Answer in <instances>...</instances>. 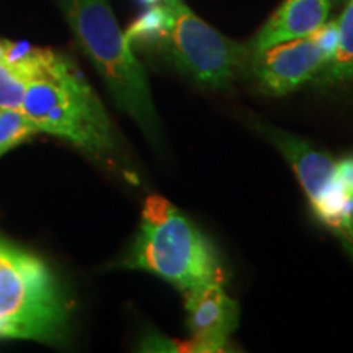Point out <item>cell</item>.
Listing matches in <instances>:
<instances>
[{"instance_id":"cell-1","label":"cell","mask_w":353,"mask_h":353,"mask_svg":"<svg viewBox=\"0 0 353 353\" xmlns=\"http://www.w3.org/2000/svg\"><path fill=\"white\" fill-rule=\"evenodd\" d=\"M21 110L39 132L68 141L87 156L125 170L107 110L70 57L43 48Z\"/></svg>"},{"instance_id":"cell-2","label":"cell","mask_w":353,"mask_h":353,"mask_svg":"<svg viewBox=\"0 0 353 353\" xmlns=\"http://www.w3.org/2000/svg\"><path fill=\"white\" fill-rule=\"evenodd\" d=\"M65 20L118 108L130 114L154 145L161 123L144 65L131 50L108 0H59Z\"/></svg>"},{"instance_id":"cell-3","label":"cell","mask_w":353,"mask_h":353,"mask_svg":"<svg viewBox=\"0 0 353 353\" xmlns=\"http://www.w3.org/2000/svg\"><path fill=\"white\" fill-rule=\"evenodd\" d=\"M128 270H143L182 293L198 286L223 283L224 267L208 237L164 196L144 201L139 231L121 260Z\"/></svg>"},{"instance_id":"cell-4","label":"cell","mask_w":353,"mask_h":353,"mask_svg":"<svg viewBox=\"0 0 353 353\" xmlns=\"http://www.w3.org/2000/svg\"><path fill=\"white\" fill-rule=\"evenodd\" d=\"M69 324V298L50 265L0 239V339L61 343Z\"/></svg>"},{"instance_id":"cell-5","label":"cell","mask_w":353,"mask_h":353,"mask_svg":"<svg viewBox=\"0 0 353 353\" xmlns=\"http://www.w3.org/2000/svg\"><path fill=\"white\" fill-rule=\"evenodd\" d=\"M167 23L161 41L172 65L201 87L224 90L247 72L250 48L221 34L193 13L183 0H161Z\"/></svg>"},{"instance_id":"cell-6","label":"cell","mask_w":353,"mask_h":353,"mask_svg":"<svg viewBox=\"0 0 353 353\" xmlns=\"http://www.w3.org/2000/svg\"><path fill=\"white\" fill-rule=\"evenodd\" d=\"M250 125L293 167L317 219L353 247V195L339 176L337 161L270 123L252 118Z\"/></svg>"},{"instance_id":"cell-7","label":"cell","mask_w":353,"mask_h":353,"mask_svg":"<svg viewBox=\"0 0 353 353\" xmlns=\"http://www.w3.org/2000/svg\"><path fill=\"white\" fill-rule=\"evenodd\" d=\"M332 54L322 46L316 32L309 37L273 44L260 52H252L249 70L262 92L281 97L316 81Z\"/></svg>"},{"instance_id":"cell-8","label":"cell","mask_w":353,"mask_h":353,"mask_svg":"<svg viewBox=\"0 0 353 353\" xmlns=\"http://www.w3.org/2000/svg\"><path fill=\"white\" fill-rule=\"evenodd\" d=\"M187 327L205 353L224 352L239 325V304L224 291L223 283H211L185 291Z\"/></svg>"},{"instance_id":"cell-9","label":"cell","mask_w":353,"mask_h":353,"mask_svg":"<svg viewBox=\"0 0 353 353\" xmlns=\"http://www.w3.org/2000/svg\"><path fill=\"white\" fill-rule=\"evenodd\" d=\"M329 12L330 0H285L249 44L250 52L309 37L327 21Z\"/></svg>"},{"instance_id":"cell-10","label":"cell","mask_w":353,"mask_h":353,"mask_svg":"<svg viewBox=\"0 0 353 353\" xmlns=\"http://www.w3.org/2000/svg\"><path fill=\"white\" fill-rule=\"evenodd\" d=\"M339 43L332 59L319 74L322 85H343L353 82V0L337 20Z\"/></svg>"},{"instance_id":"cell-11","label":"cell","mask_w":353,"mask_h":353,"mask_svg":"<svg viewBox=\"0 0 353 353\" xmlns=\"http://www.w3.org/2000/svg\"><path fill=\"white\" fill-rule=\"evenodd\" d=\"M39 130L20 108H0V157L30 141Z\"/></svg>"},{"instance_id":"cell-12","label":"cell","mask_w":353,"mask_h":353,"mask_svg":"<svg viewBox=\"0 0 353 353\" xmlns=\"http://www.w3.org/2000/svg\"><path fill=\"white\" fill-rule=\"evenodd\" d=\"M28 79L19 69L0 63V108H20Z\"/></svg>"},{"instance_id":"cell-13","label":"cell","mask_w":353,"mask_h":353,"mask_svg":"<svg viewBox=\"0 0 353 353\" xmlns=\"http://www.w3.org/2000/svg\"><path fill=\"white\" fill-rule=\"evenodd\" d=\"M143 352H200L205 353L203 347L193 339L188 342H180L176 339H169L162 334H151L141 343Z\"/></svg>"},{"instance_id":"cell-14","label":"cell","mask_w":353,"mask_h":353,"mask_svg":"<svg viewBox=\"0 0 353 353\" xmlns=\"http://www.w3.org/2000/svg\"><path fill=\"white\" fill-rule=\"evenodd\" d=\"M141 2H143L144 6H154V3L161 2V0H141Z\"/></svg>"}]
</instances>
